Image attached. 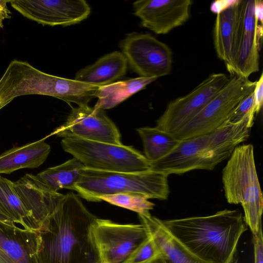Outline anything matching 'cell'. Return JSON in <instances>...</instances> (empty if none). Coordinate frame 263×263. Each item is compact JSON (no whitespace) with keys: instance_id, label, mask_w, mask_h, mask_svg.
Wrapping results in <instances>:
<instances>
[{"instance_id":"9","label":"cell","mask_w":263,"mask_h":263,"mask_svg":"<svg viewBox=\"0 0 263 263\" xmlns=\"http://www.w3.org/2000/svg\"><path fill=\"white\" fill-rule=\"evenodd\" d=\"M120 47L131 69L139 77L158 79L171 73V48L151 34L128 33L120 42Z\"/></svg>"},{"instance_id":"8","label":"cell","mask_w":263,"mask_h":263,"mask_svg":"<svg viewBox=\"0 0 263 263\" xmlns=\"http://www.w3.org/2000/svg\"><path fill=\"white\" fill-rule=\"evenodd\" d=\"M90 234L101 263H123L148 236L141 223L121 224L97 217Z\"/></svg>"},{"instance_id":"30","label":"cell","mask_w":263,"mask_h":263,"mask_svg":"<svg viewBox=\"0 0 263 263\" xmlns=\"http://www.w3.org/2000/svg\"><path fill=\"white\" fill-rule=\"evenodd\" d=\"M8 1L0 0V28L4 27L3 21L10 18L11 16V11L8 9L7 3Z\"/></svg>"},{"instance_id":"24","label":"cell","mask_w":263,"mask_h":263,"mask_svg":"<svg viewBox=\"0 0 263 263\" xmlns=\"http://www.w3.org/2000/svg\"><path fill=\"white\" fill-rule=\"evenodd\" d=\"M142 139L144 156L154 162L168 154L179 143L172 134L155 127H144L137 129Z\"/></svg>"},{"instance_id":"4","label":"cell","mask_w":263,"mask_h":263,"mask_svg":"<svg viewBox=\"0 0 263 263\" xmlns=\"http://www.w3.org/2000/svg\"><path fill=\"white\" fill-rule=\"evenodd\" d=\"M222 181L227 202L241 205L246 224L253 235L256 234L262 228L263 197L252 144L235 148L223 168Z\"/></svg>"},{"instance_id":"23","label":"cell","mask_w":263,"mask_h":263,"mask_svg":"<svg viewBox=\"0 0 263 263\" xmlns=\"http://www.w3.org/2000/svg\"><path fill=\"white\" fill-rule=\"evenodd\" d=\"M84 167L85 166L80 160L73 157L60 165L49 167L36 176L54 192L62 189L73 190Z\"/></svg>"},{"instance_id":"26","label":"cell","mask_w":263,"mask_h":263,"mask_svg":"<svg viewBox=\"0 0 263 263\" xmlns=\"http://www.w3.org/2000/svg\"><path fill=\"white\" fill-rule=\"evenodd\" d=\"M141 242L123 263H153L160 256V252L152 237Z\"/></svg>"},{"instance_id":"31","label":"cell","mask_w":263,"mask_h":263,"mask_svg":"<svg viewBox=\"0 0 263 263\" xmlns=\"http://www.w3.org/2000/svg\"><path fill=\"white\" fill-rule=\"evenodd\" d=\"M234 1H216L214 2L211 6V10L215 13H218L221 10L229 6L234 3Z\"/></svg>"},{"instance_id":"29","label":"cell","mask_w":263,"mask_h":263,"mask_svg":"<svg viewBox=\"0 0 263 263\" xmlns=\"http://www.w3.org/2000/svg\"><path fill=\"white\" fill-rule=\"evenodd\" d=\"M254 246V263H263V237L262 228L258 232L253 235Z\"/></svg>"},{"instance_id":"13","label":"cell","mask_w":263,"mask_h":263,"mask_svg":"<svg viewBox=\"0 0 263 263\" xmlns=\"http://www.w3.org/2000/svg\"><path fill=\"white\" fill-rule=\"evenodd\" d=\"M11 6L24 17L43 25L67 26L78 24L90 14L84 0H13Z\"/></svg>"},{"instance_id":"19","label":"cell","mask_w":263,"mask_h":263,"mask_svg":"<svg viewBox=\"0 0 263 263\" xmlns=\"http://www.w3.org/2000/svg\"><path fill=\"white\" fill-rule=\"evenodd\" d=\"M128 63L123 54L115 51L100 58L92 64L80 69L74 80L82 83L103 86L123 78Z\"/></svg>"},{"instance_id":"32","label":"cell","mask_w":263,"mask_h":263,"mask_svg":"<svg viewBox=\"0 0 263 263\" xmlns=\"http://www.w3.org/2000/svg\"><path fill=\"white\" fill-rule=\"evenodd\" d=\"M255 13L256 17L262 25L263 16V2L262 1L255 0Z\"/></svg>"},{"instance_id":"7","label":"cell","mask_w":263,"mask_h":263,"mask_svg":"<svg viewBox=\"0 0 263 263\" xmlns=\"http://www.w3.org/2000/svg\"><path fill=\"white\" fill-rule=\"evenodd\" d=\"M253 82L231 74L221 90L189 123L173 134L178 141L195 137L219 127L227 122L239 104L255 88Z\"/></svg>"},{"instance_id":"27","label":"cell","mask_w":263,"mask_h":263,"mask_svg":"<svg viewBox=\"0 0 263 263\" xmlns=\"http://www.w3.org/2000/svg\"><path fill=\"white\" fill-rule=\"evenodd\" d=\"M253 91L246 96L235 109L227 122L236 123L242 120L247 115L253 113Z\"/></svg>"},{"instance_id":"12","label":"cell","mask_w":263,"mask_h":263,"mask_svg":"<svg viewBox=\"0 0 263 263\" xmlns=\"http://www.w3.org/2000/svg\"><path fill=\"white\" fill-rule=\"evenodd\" d=\"M255 0H241L235 58L228 71L230 75L236 74L247 79L259 69V51L262 26L258 24L255 13Z\"/></svg>"},{"instance_id":"1","label":"cell","mask_w":263,"mask_h":263,"mask_svg":"<svg viewBox=\"0 0 263 263\" xmlns=\"http://www.w3.org/2000/svg\"><path fill=\"white\" fill-rule=\"evenodd\" d=\"M97 217L72 192L64 195L38 230L39 263H99L90 234Z\"/></svg>"},{"instance_id":"21","label":"cell","mask_w":263,"mask_h":263,"mask_svg":"<svg viewBox=\"0 0 263 263\" xmlns=\"http://www.w3.org/2000/svg\"><path fill=\"white\" fill-rule=\"evenodd\" d=\"M157 79L139 77L101 86L97 91L98 101L93 107L103 110L112 108Z\"/></svg>"},{"instance_id":"2","label":"cell","mask_w":263,"mask_h":263,"mask_svg":"<svg viewBox=\"0 0 263 263\" xmlns=\"http://www.w3.org/2000/svg\"><path fill=\"white\" fill-rule=\"evenodd\" d=\"M162 222L183 246L206 263H228L237 252L240 236L247 230L241 213L227 209L210 216Z\"/></svg>"},{"instance_id":"18","label":"cell","mask_w":263,"mask_h":263,"mask_svg":"<svg viewBox=\"0 0 263 263\" xmlns=\"http://www.w3.org/2000/svg\"><path fill=\"white\" fill-rule=\"evenodd\" d=\"M241 0H235L217 14L214 29L213 42L218 58L229 71L233 64L240 23Z\"/></svg>"},{"instance_id":"36","label":"cell","mask_w":263,"mask_h":263,"mask_svg":"<svg viewBox=\"0 0 263 263\" xmlns=\"http://www.w3.org/2000/svg\"><path fill=\"white\" fill-rule=\"evenodd\" d=\"M99 263H101V262H99Z\"/></svg>"},{"instance_id":"34","label":"cell","mask_w":263,"mask_h":263,"mask_svg":"<svg viewBox=\"0 0 263 263\" xmlns=\"http://www.w3.org/2000/svg\"><path fill=\"white\" fill-rule=\"evenodd\" d=\"M0 221H12L10 220V219L8 217H7L6 216L4 215L1 211H0Z\"/></svg>"},{"instance_id":"17","label":"cell","mask_w":263,"mask_h":263,"mask_svg":"<svg viewBox=\"0 0 263 263\" xmlns=\"http://www.w3.org/2000/svg\"><path fill=\"white\" fill-rule=\"evenodd\" d=\"M39 243L37 232L0 221V250L15 263H39Z\"/></svg>"},{"instance_id":"22","label":"cell","mask_w":263,"mask_h":263,"mask_svg":"<svg viewBox=\"0 0 263 263\" xmlns=\"http://www.w3.org/2000/svg\"><path fill=\"white\" fill-rule=\"evenodd\" d=\"M0 211L11 221L34 232L40 229L16 193L13 182L0 176Z\"/></svg>"},{"instance_id":"14","label":"cell","mask_w":263,"mask_h":263,"mask_svg":"<svg viewBox=\"0 0 263 263\" xmlns=\"http://www.w3.org/2000/svg\"><path fill=\"white\" fill-rule=\"evenodd\" d=\"M191 0H140L133 3L141 25L158 34H165L183 25L190 17Z\"/></svg>"},{"instance_id":"33","label":"cell","mask_w":263,"mask_h":263,"mask_svg":"<svg viewBox=\"0 0 263 263\" xmlns=\"http://www.w3.org/2000/svg\"><path fill=\"white\" fill-rule=\"evenodd\" d=\"M0 263H15L2 251L0 250Z\"/></svg>"},{"instance_id":"10","label":"cell","mask_w":263,"mask_h":263,"mask_svg":"<svg viewBox=\"0 0 263 263\" xmlns=\"http://www.w3.org/2000/svg\"><path fill=\"white\" fill-rule=\"evenodd\" d=\"M229 79L223 73H212L187 95L167 104L156 121L158 129L174 134L192 120L221 90Z\"/></svg>"},{"instance_id":"16","label":"cell","mask_w":263,"mask_h":263,"mask_svg":"<svg viewBox=\"0 0 263 263\" xmlns=\"http://www.w3.org/2000/svg\"><path fill=\"white\" fill-rule=\"evenodd\" d=\"M139 220L152 237L160 252L153 263H206L194 255L167 230L162 220L149 212L138 214Z\"/></svg>"},{"instance_id":"20","label":"cell","mask_w":263,"mask_h":263,"mask_svg":"<svg viewBox=\"0 0 263 263\" xmlns=\"http://www.w3.org/2000/svg\"><path fill=\"white\" fill-rule=\"evenodd\" d=\"M50 135L37 141L14 147L0 155V174H10L23 168H36L47 159L51 151L45 141Z\"/></svg>"},{"instance_id":"11","label":"cell","mask_w":263,"mask_h":263,"mask_svg":"<svg viewBox=\"0 0 263 263\" xmlns=\"http://www.w3.org/2000/svg\"><path fill=\"white\" fill-rule=\"evenodd\" d=\"M61 138L75 137L86 140L122 144L121 135L104 110L88 105L72 109L65 122L49 134Z\"/></svg>"},{"instance_id":"6","label":"cell","mask_w":263,"mask_h":263,"mask_svg":"<svg viewBox=\"0 0 263 263\" xmlns=\"http://www.w3.org/2000/svg\"><path fill=\"white\" fill-rule=\"evenodd\" d=\"M64 151L85 167L102 171L140 173L151 170V163L132 146L94 141L75 137L63 138Z\"/></svg>"},{"instance_id":"15","label":"cell","mask_w":263,"mask_h":263,"mask_svg":"<svg viewBox=\"0 0 263 263\" xmlns=\"http://www.w3.org/2000/svg\"><path fill=\"white\" fill-rule=\"evenodd\" d=\"M13 186L40 228L64 196L51 190L36 175L30 174L13 182Z\"/></svg>"},{"instance_id":"35","label":"cell","mask_w":263,"mask_h":263,"mask_svg":"<svg viewBox=\"0 0 263 263\" xmlns=\"http://www.w3.org/2000/svg\"><path fill=\"white\" fill-rule=\"evenodd\" d=\"M228 263H238L237 252L234 254L230 261Z\"/></svg>"},{"instance_id":"28","label":"cell","mask_w":263,"mask_h":263,"mask_svg":"<svg viewBox=\"0 0 263 263\" xmlns=\"http://www.w3.org/2000/svg\"><path fill=\"white\" fill-rule=\"evenodd\" d=\"M254 94L253 109L255 115L258 114L262 106L263 103V73H261L259 79L256 81Z\"/></svg>"},{"instance_id":"3","label":"cell","mask_w":263,"mask_h":263,"mask_svg":"<svg viewBox=\"0 0 263 263\" xmlns=\"http://www.w3.org/2000/svg\"><path fill=\"white\" fill-rule=\"evenodd\" d=\"M253 123L249 114L237 123L226 122L212 132L180 141L168 154L152 162L151 170L168 176L195 170H212L248 139Z\"/></svg>"},{"instance_id":"25","label":"cell","mask_w":263,"mask_h":263,"mask_svg":"<svg viewBox=\"0 0 263 263\" xmlns=\"http://www.w3.org/2000/svg\"><path fill=\"white\" fill-rule=\"evenodd\" d=\"M110 204L122 207L138 214H144L153 209L155 204L148 200L146 197L135 194H117L100 197Z\"/></svg>"},{"instance_id":"5","label":"cell","mask_w":263,"mask_h":263,"mask_svg":"<svg viewBox=\"0 0 263 263\" xmlns=\"http://www.w3.org/2000/svg\"><path fill=\"white\" fill-rule=\"evenodd\" d=\"M168 175L149 170L140 173L98 171L84 167L73 190L87 201H101L103 196L135 194L166 200L170 194Z\"/></svg>"}]
</instances>
